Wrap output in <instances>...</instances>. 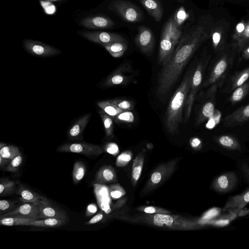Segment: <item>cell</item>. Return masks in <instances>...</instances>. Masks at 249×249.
Listing matches in <instances>:
<instances>
[{"mask_svg": "<svg viewBox=\"0 0 249 249\" xmlns=\"http://www.w3.org/2000/svg\"><path fill=\"white\" fill-rule=\"evenodd\" d=\"M67 220L65 219L48 218L35 220L28 223L26 226L38 227H58L64 225Z\"/></svg>", "mask_w": 249, "mask_h": 249, "instance_id": "7402d4cb", "label": "cell"}, {"mask_svg": "<svg viewBox=\"0 0 249 249\" xmlns=\"http://www.w3.org/2000/svg\"><path fill=\"white\" fill-rule=\"evenodd\" d=\"M209 36V31L201 20L182 34L173 55L159 75L157 96H164L171 90L186 65Z\"/></svg>", "mask_w": 249, "mask_h": 249, "instance_id": "6da1fadb", "label": "cell"}, {"mask_svg": "<svg viewBox=\"0 0 249 249\" xmlns=\"http://www.w3.org/2000/svg\"><path fill=\"white\" fill-rule=\"evenodd\" d=\"M80 34L87 39L101 45L118 41L126 42L122 36L114 33L95 31L82 32Z\"/></svg>", "mask_w": 249, "mask_h": 249, "instance_id": "8fae6325", "label": "cell"}, {"mask_svg": "<svg viewBox=\"0 0 249 249\" xmlns=\"http://www.w3.org/2000/svg\"><path fill=\"white\" fill-rule=\"evenodd\" d=\"M5 145H6V144H5L4 143H2V142H0V148H1L2 147L4 146Z\"/></svg>", "mask_w": 249, "mask_h": 249, "instance_id": "6f0895ef", "label": "cell"}, {"mask_svg": "<svg viewBox=\"0 0 249 249\" xmlns=\"http://www.w3.org/2000/svg\"><path fill=\"white\" fill-rule=\"evenodd\" d=\"M221 39V32L215 31L212 34V41L214 47L216 48Z\"/></svg>", "mask_w": 249, "mask_h": 249, "instance_id": "7bdbcfd3", "label": "cell"}, {"mask_svg": "<svg viewBox=\"0 0 249 249\" xmlns=\"http://www.w3.org/2000/svg\"><path fill=\"white\" fill-rule=\"evenodd\" d=\"M131 68L128 64L121 65L113 71L103 83L104 87H109L116 85L126 84L130 80V75L126 72L131 71Z\"/></svg>", "mask_w": 249, "mask_h": 249, "instance_id": "7c38bea8", "label": "cell"}, {"mask_svg": "<svg viewBox=\"0 0 249 249\" xmlns=\"http://www.w3.org/2000/svg\"><path fill=\"white\" fill-rule=\"evenodd\" d=\"M249 78V67L244 69L234 77L232 80V89H235L243 85Z\"/></svg>", "mask_w": 249, "mask_h": 249, "instance_id": "f546056e", "label": "cell"}, {"mask_svg": "<svg viewBox=\"0 0 249 249\" xmlns=\"http://www.w3.org/2000/svg\"><path fill=\"white\" fill-rule=\"evenodd\" d=\"M249 43V21L247 23L244 32L241 37L235 42L239 51Z\"/></svg>", "mask_w": 249, "mask_h": 249, "instance_id": "8d00e7d4", "label": "cell"}, {"mask_svg": "<svg viewBox=\"0 0 249 249\" xmlns=\"http://www.w3.org/2000/svg\"><path fill=\"white\" fill-rule=\"evenodd\" d=\"M216 124H217L213 119L209 118L208 119V121L206 124V126L209 129H212L213 128Z\"/></svg>", "mask_w": 249, "mask_h": 249, "instance_id": "f907efd6", "label": "cell"}, {"mask_svg": "<svg viewBox=\"0 0 249 249\" xmlns=\"http://www.w3.org/2000/svg\"><path fill=\"white\" fill-rule=\"evenodd\" d=\"M249 120V104L242 107L224 119V125L227 127H232L241 124Z\"/></svg>", "mask_w": 249, "mask_h": 249, "instance_id": "5bb4252c", "label": "cell"}, {"mask_svg": "<svg viewBox=\"0 0 249 249\" xmlns=\"http://www.w3.org/2000/svg\"><path fill=\"white\" fill-rule=\"evenodd\" d=\"M24 47L32 54L40 57H49L58 54L60 50L43 42L30 39L23 42Z\"/></svg>", "mask_w": 249, "mask_h": 249, "instance_id": "ba28073f", "label": "cell"}, {"mask_svg": "<svg viewBox=\"0 0 249 249\" xmlns=\"http://www.w3.org/2000/svg\"><path fill=\"white\" fill-rule=\"evenodd\" d=\"M17 193L20 196L19 199L22 202L41 203L48 200L45 197L23 186L18 187Z\"/></svg>", "mask_w": 249, "mask_h": 249, "instance_id": "ac0fdd59", "label": "cell"}, {"mask_svg": "<svg viewBox=\"0 0 249 249\" xmlns=\"http://www.w3.org/2000/svg\"><path fill=\"white\" fill-rule=\"evenodd\" d=\"M227 68V59L226 57H223L214 65L208 80L204 84L205 86L214 85L222 79L225 75Z\"/></svg>", "mask_w": 249, "mask_h": 249, "instance_id": "2e32d148", "label": "cell"}, {"mask_svg": "<svg viewBox=\"0 0 249 249\" xmlns=\"http://www.w3.org/2000/svg\"><path fill=\"white\" fill-rule=\"evenodd\" d=\"M39 219L53 218L67 220L68 215L66 212L57 206L52 205L47 200L39 203Z\"/></svg>", "mask_w": 249, "mask_h": 249, "instance_id": "4fadbf2b", "label": "cell"}, {"mask_svg": "<svg viewBox=\"0 0 249 249\" xmlns=\"http://www.w3.org/2000/svg\"><path fill=\"white\" fill-rule=\"evenodd\" d=\"M214 105L211 101L207 102L202 107L198 115L196 124H200L207 119H208L213 114L214 111Z\"/></svg>", "mask_w": 249, "mask_h": 249, "instance_id": "484cf974", "label": "cell"}, {"mask_svg": "<svg viewBox=\"0 0 249 249\" xmlns=\"http://www.w3.org/2000/svg\"><path fill=\"white\" fill-rule=\"evenodd\" d=\"M113 177L112 171L108 168H104L98 171L95 180L97 182L110 181Z\"/></svg>", "mask_w": 249, "mask_h": 249, "instance_id": "836d02e7", "label": "cell"}, {"mask_svg": "<svg viewBox=\"0 0 249 249\" xmlns=\"http://www.w3.org/2000/svg\"><path fill=\"white\" fill-rule=\"evenodd\" d=\"M57 151L78 153L89 157L98 156L102 152V148L99 145L87 142L65 143L59 146Z\"/></svg>", "mask_w": 249, "mask_h": 249, "instance_id": "8992f818", "label": "cell"}, {"mask_svg": "<svg viewBox=\"0 0 249 249\" xmlns=\"http://www.w3.org/2000/svg\"><path fill=\"white\" fill-rule=\"evenodd\" d=\"M182 32L175 23L173 16L164 25L162 31L158 62L162 66L165 65L173 55L178 45Z\"/></svg>", "mask_w": 249, "mask_h": 249, "instance_id": "3957f363", "label": "cell"}, {"mask_svg": "<svg viewBox=\"0 0 249 249\" xmlns=\"http://www.w3.org/2000/svg\"><path fill=\"white\" fill-rule=\"evenodd\" d=\"M118 146L114 143H109L107 148V152L111 154H115L118 152Z\"/></svg>", "mask_w": 249, "mask_h": 249, "instance_id": "bcb514c9", "label": "cell"}, {"mask_svg": "<svg viewBox=\"0 0 249 249\" xmlns=\"http://www.w3.org/2000/svg\"><path fill=\"white\" fill-rule=\"evenodd\" d=\"M110 196L114 198H118L122 196V193L118 190L112 191L110 192Z\"/></svg>", "mask_w": 249, "mask_h": 249, "instance_id": "816d5d0a", "label": "cell"}, {"mask_svg": "<svg viewBox=\"0 0 249 249\" xmlns=\"http://www.w3.org/2000/svg\"><path fill=\"white\" fill-rule=\"evenodd\" d=\"M91 116L90 113L86 114L75 122L69 130L68 136L70 139L77 140L81 136Z\"/></svg>", "mask_w": 249, "mask_h": 249, "instance_id": "d6986e66", "label": "cell"}, {"mask_svg": "<svg viewBox=\"0 0 249 249\" xmlns=\"http://www.w3.org/2000/svg\"><path fill=\"white\" fill-rule=\"evenodd\" d=\"M144 211L147 213H153L155 212V209L153 207H148L144 209Z\"/></svg>", "mask_w": 249, "mask_h": 249, "instance_id": "9f6ffc18", "label": "cell"}, {"mask_svg": "<svg viewBox=\"0 0 249 249\" xmlns=\"http://www.w3.org/2000/svg\"><path fill=\"white\" fill-rule=\"evenodd\" d=\"M238 213V216H244L245 215L248 214L249 213V210H242V209L240 210H237Z\"/></svg>", "mask_w": 249, "mask_h": 249, "instance_id": "11a10c76", "label": "cell"}, {"mask_svg": "<svg viewBox=\"0 0 249 249\" xmlns=\"http://www.w3.org/2000/svg\"><path fill=\"white\" fill-rule=\"evenodd\" d=\"M241 169L245 177L249 182V167L246 163H243L241 165Z\"/></svg>", "mask_w": 249, "mask_h": 249, "instance_id": "7dc6e473", "label": "cell"}, {"mask_svg": "<svg viewBox=\"0 0 249 249\" xmlns=\"http://www.w3.org/2000/svg\"><path fill=\"white\" fill-rule=\"evenodd\" d=\"M161 178V175L159 172H155L151 176V180L154 183H159Z\"/></svg>", "mask_w": 249, "mask_h": 249, "instance_id": "c3c4849f", "label": "cell"}, {"mask_svg": "<svg viewBox=\"0 0 249 249\" xmlns=\"http://www.w3.org/2000/svg\"><path fill=\"white\" fill-rule=\"evenodd\" d=\"M238 178L234 172H228L217 177L212 186L216 192L227 193L235 187Z\"/></svg>", "mask_w": 249, "mask_h": 249, "instance_id": "30bf717a", "label": "cell"}, {"mask_svg": "<svg viewBox=\"0 0 249 249\" xmlns=\"http://www.w3.org/2000/svg\"><path fill=\"white\" fill-rule=\"evenodd\" d=\"M109 101L112 105L124 110V111H130L133 108V104L126 100L122 99H114L109 100Z\"/></svg>", "mask_w": 249, "mask_h": 249, "instance_id": "d590c367", "label": "cell"}, {"mask_svg": "<svg viewBox=\"0 0 249 249\" xmlns=\"http://www.w3.org/2000/svg\"></svg>", "mask_w": 249, "mask_h": 249, "instance_id": "91938a15", "label": "cell"}, {"mask_svg": "<svg viewBox=\"0 0 249 249\" xmlns=\"http://www.w3.org/2000/svg\"><path fill=\"white\" fill-rule=\"evenodd\" d=\"M100 115L103 121L107 136H110L112 135L113 131L112 117L103 111L100 112Z\"/></svg>", "mask_w": 249, "mask_h": 249, "instance_id": "d6a6232c", "label": "cell"}, {"mask_svg": "<svg viewBox=\"0 0 249 249\" xmlns=\"http://www.w3.org/2000/svg\"><path fill=\"white\" fill-rule=\"evenodd\" d=\"M45 0V1H56L57 0Z\"/></svg>", "mask_w": 249, "mask_h": 249, "instance_id": "680465c9", "label": "cell"}, {"mask_svg": "<svg viewBox=\"0 0 249 249\" xmlns=\"http://www.w3.org/2000/svg\"><path fill=\"white\" fill-rule=\"evenodd\" d=\"M97 105L106 113L111 116L114 119L124 110L112 105L109 100L100 101Z\"/></svg>", "mask_w": 249, "mask_h": 249, "instance_id": "cb8c5ba5", "label": "cell"}, {"mask_svg": "<svg viewBox=\"0 0 249 249\" xmlns=\"http://www.w3.org/2000/svg\"><path fill=\"white\" fill-rule=\"evenodd\" d=\"M114 57L122 56L127 49L126 42L118 41L102 45Z\"/></svg>", "mask_w": 249, "mask_h": 249, "instance_id": "44dd1931", "label": "cell"}, {"mask_svg": "<svg viewBox=\"0 0 249 249\" xmlns=\"http://www.w3.org/2000/svg\"><path fill=\"white\" fill-rule=\"evenodd\" d=\"M135 42L143 53L150 55L153 51L154 44V36L151 30L144 26L139 27Z\"/></svg>", "mask_w": 249, "mask_h": 249, "instance_id": "9c48e42d", "label": "cell"}, {"mask_svg": "<svg viewBox=\"0 0 249 249\" xmlns=\"http://www.w3.org/2000/svg\"><path fill=\"white\" fill-rule=\"evenodd\" d=\"M15 189V183L8 179H1L0 183V194L5 196L14 192Z\"/></svg>", "mask_w": 249, "mask_h": 249, "instance_id": "1f68e13d", "label": "cell"}, {"mask_svg": "<svg viewBox=\"0 0 249 249\" xmlns=\"http://www.w3.org/2000/svg\"><path fill=\"white\" fill-rule=\"evenodd\" d=\"M204 67L203 62L200 61L193 75L189 92L185 106L184 122L185 123L190 118L195 97L202 82Z\"/></svg>", "mask_w": 249, "mask_h": 249, "instance_id": "5b68a950", "label": "cell"}, {"mask_svg": "<svg viewBox=\"0 0 249 249\" xmlns=\"http://www.w3.org/2000/svg\"><path fill=\"white\" fill-rule=\"evenodd\" d=\"M103 218V215L102 213H98L95 216H94L92 218H91L85 224L86 225H91L93 224H95L99 221H100Z\"/></svg>", "mask_w": 249, "mask_h": 249, "instance_id": "f6af8a7d", "label": "cell"}, {"mask_svg": "<svg viewBox=\"0 0 249 249\" xmlns=\"http://www.w3.org/2000/svg\"><path fill=\"white\" fill-rule=\"evenodd\" d=\"M131 159V155L127 152H124L120 154L117 159V165L122 166L127 164Z\"/></svg>", "mask_w": 249, "mask_h": 249, "instance_id": "b9f144b4", "label": "cell"}, {"mask_svg": "<svg viewBox=\"0 0 249 249\" xmlns=\"http://www.w3.org/2000/svg\"><path fill=\"white\" fill-rule=\"evenodd\" d=\"M174 222V218L169 215L164 214H157L153 218L154 224L158 226L161 227L164 225L171 226Z\"/></svg>", "mask_w": 249, "mask_h": 249, "instance_id": "4dcf8cb0", "label": "cell"}, {"mask_svg": "<svg viewBox=\"0 0 249 249\" xmlns=\"http://www.w3.org/2000/svg\"><path fill=\"white\" fill-rule=\"evenodd\" d=\"M242 51V56L244 59H249V44H248Z\"/></svg>", "mask_w": 249, "mask_h": 249, "instance_id": "681fc988", "label": "cell"}, {"mask_svg": "<svg viewBox=\"0 0 249 249\" xmlns=\"http://www.w3.org/2000/svg\"><path fill=\"white\" fill-rule=\"evenodd\" d=\"M15 202L12 201L1 200L0 201V210L1 214L2 212H6L12 210L13 208L15 207Z\"/></svg>", "mask_w": 249, "mask_h": 249, "instance_id": "60d3db41", "label": "cell"}, {"mask_svg": "<svg viewBox=\"0 0 249 249\" xmlns=\"http://www.w3.org/2000/svg\"><path fill=\"white\" fill-rule=\"evenodd\" d=\"M192 71L187 73L171 99L164 118L165 128L171 133L178 130L181 122L182 111L185 106L193 77Z\"/></svg>", "mask_w": 249, "mask_h": 249, "instance_id": "7a4b0ae2", "label": "cell"}, {"mask_svg": "<svg viewBox=\"0 0 249 249\" xmlns=\"http://www.w3.org/2000/svg\"><path fill=\"white\" fill-rule=\"evenodd\" d=\"M140 1L156 21L161 19L162 9L158 0H140Z\"/></svg>", "mask_w": 249, "mask_h": 249, "instance_id": "ffe728a7", "label": "cell"}, {"mask_svg": "<svg viewBox=\"0 0 249 249\" xmlns=\"http://www.w3.org/2000/svg\"><path fill=\"white\" fill-rule=\"evenodd\" d=\"M249 90V83H244L235 89L230 97V101L233 104L240 101L246 96Z\"/></svg>", "mask_w": 249, "mask_h": 249, "instance_id": "4316f807", "label": "cell"}, {"mask_svg": "<svg viewBox=\"0 0 249 249\" xmlns=\"http://www.w3.org/2000/svg\"><path fill=\"white\" fill-rule=\"evenodd\" d=\"M247 23L244 21H241L237 23L236 26L235 31L232 38L235 43L241 37L243 34Z\"/></svg>", "mask_w": 249, "mask_h": 249, "instance_id": "ab89813d", "label": "cell"}, {"mask_svg": "<svg viewBox=\"0 0 249 249\" xmlns=\"http://www.w3.org/2000/svg\"><path fill=\"white\" fill-rule=\"evenodd\" d=\"M201 144L200 140L196 138H194L191 142V145L193 147H197Z\"/></svg>", "mask_w": 249, "mask_h": 249, "instance_id": "f5cc1de1", "label": "cell"}, {"mask_svg": "<svg viewBox=\"0 0 249 249\" xmlns=\"http://www.w3.org/2000/svg\"><path fill=\"white\" fill-rule=\"evenodd\" d=\"M108 9L128 22L139 21L143 17L141 11L136 6L125 0H112L108 5Z\"/></svg>", "mask_w": 249, "mask_h": 249, "instance_id": "277c9868", "label": "cell"}, {"mask_svg": "<svg viewBox=\"0 0 249 249\" xmlns=\"http://www.w3.org/2000/svg\"><path fill=\"white\" fill-rule=\"evenodd\" d=\"M11 160L3 158L0 156V166L1 168H2L7 163H9Z\"/></svg>", "mask_w": 249, "mask_h": 249, "instance_id": "db71d44e", "label": "cell"}, {"mask_svg": "<svg viewBox=\"0 0 249 249\" xmlns=\"http://www.w3.org/2000/svg\"><path fill=\"white\" fill-rule=\"evenodd\" d=\"M114 120L116 123H132L134 120V116L133 113L129 110L124 111Z\"/></svg>", "mask_w": 249, "mask_h": 249, "instance_id": "f35d334b", "label": "cell"}, {"mask_svg": "<svg viewBox=\"0 0 249 249\" xmlns=\"http://www.w3.org/2000/svg\"><path fill=\"white\" fill-rule=\"evenodd\" d=\"M35 220L33 219L9 216L0 218V224L6 226H26L28 223Z\"/></svg>", "mask_w": 249, "mask_h": 249, "instance_id": "d4e9b609", "label": "cell"}, {"mask_svg": "<svg viewBox=\"0 0 249 249\" xmlns=\"http://www.w3.org/2000/svg\"><path fill=\"white\" fill-rule=\"evenodd\" d=\"M216 141L222 147L231 150H239L241 146L238 141L234 137L224 135L216 138Z\"/></svg>", "mask_w": 249, "mask_h": 249, "instance_id": "603a6c76", "label": "cell"}, {"mask_svg": "<svg viewBox=\"0 0 249 249\" xmlns=\"http://www.w3.org/2000/svg\"><path fill=\"white\" fill-rule=\"evenodd\" d=\"M86 168L82 161L75 162L72 170V179L75 184L79 183L83 178L86 173Z\"/></svg>", "mask_w": 249, "mask_h": 249, "instance_id": "83f0119b", "label": "cell"}, {"mask_svg": "<svg viewBox=\"0 0 249 249\" xmlns=\"http://www.w3.org/2000/svg\"><path fill=\"white\" fill-rule=\"evenodd\" d=\"M249 203V188L240 194L229 197L223 210H240Z\"/></svg>", "mask_w": 249, "mask_h": 249, "instance_id": "e0dca14e", "label": "cell"}, {"mask_svg": "<svg viewBox=\"0 0 249 249\" xmlns=\"http://www.w3.org/2000/svg\"><path fill=\"white\" fill-rule=\"evenodd\" d=\"M142 167L141 166H137L133 168L132 177L134 180H138L141 174Z\"/></svg>", "mask_w": 249, "mask_h": 249, "instance_id": "ee69618b", "label": "cell"}, {"mask_svg": "<svg viewBox=\"0 0 249 249\" xmlns=\"http://www.w3.org/2000/svg\"><path fill=\"white\" fill-rule=\"evenodd\" d=\"M39 203L26 202L13 211L3 213L0 218L14 216L24 218L38 219Z\"/></svg>", "mask_w": 249, "mask_h": 249, "instance_id": "52a82bcc", "label": "cell"}, {"mask_svg": "<svg viewBox=\"0 0 249 249\" xmlns=\"http://www.w3.org/2000/svg\"><path fill=\"white\" fill-rule=\"evenodd\" d=\"M22 161V156L20 153L13 159L9 164L3 169L5 171L10 172H16L21 165Z\"/></svg>", "mask_w": 249, "mask_h": 249, "instance_id": "e575fe53", "label": "cell"}, {"mask_svg": "<svg viewBox=\"0 0 249 249\" xmlns=\"http://www.w3.org/2000/svg\"><path fill=\"white\" fill-rule=\"evenodd\" d=\"M173 18L175 24L178 27H180L181 25L183 24L185 20L188 18V15L186 12L184 8L181 6L173 16Z\"/></svg>", "mask_w": 249, "mask_h": 249, "instance_id": "74e56055", "label": "cell"}, {"mask_svg": "<svg viewBox=\"0 0 249 249\" xmlns=\"http://www.w3.org/2000/svg\"><path fill=\"white\" fill-rule=\"evenodd\" d=\"M80 23L84 27L90 29L109 28L114 25V22L110 18L101 16L86 18Z\"/></svg>", "mask_w": 249, "mask_h": 249, "instance_id": "9a60e30c", "label": "cell"}, {"mask_svg": "<svg viewBox=\"0 0 249 249\" xmlns=\"http://www.w3.org/2000/svg\"><path fill=\"white\" fill-rule=\"evenodd\" d=\"M20 153L19 148L17 146L13 145H6L0 148V156L11 160Z\"/></svg>", "mask_w": 249, "mask_h": 249, "instance_id": "f1b7e54d", "label": "cell"}]
</instances>
